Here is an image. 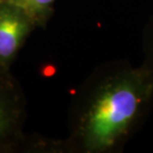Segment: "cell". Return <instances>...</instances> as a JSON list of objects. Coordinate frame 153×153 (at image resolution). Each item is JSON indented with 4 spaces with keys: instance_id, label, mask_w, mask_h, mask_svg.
Listing matches in <instances>:
<instances>
[{
    "instance_id": "cell-1",
    "label": "cell",
    "mask_w": 153,
    "mask_h": 153,
    "mask_svg": "<svg viewBox=\"0 0 153 153\" xmlns=\"http://www.w3.org/2000/svg\"><path fill=\"white\" fill-rule=\"evenodd\" d=\"M153 94L148 68L121 70L93 90L82 106L75 130L82 149L105 152L118 145L144 114Z\"/></svg>"
},
{
    "instance_id": "cell-2",
    "label": "cell",
    "mask_w": 153,
    "mask_h": 153,
    "mask_svg": "<svg viewBox=\"0 0 153 153\" xmlns=\"http://www.w3.org/2000/svg\"><path fill=\"white\" fill-rule=\"evenodd\" d=\"M36 25L30 14L17 3H0V69L8 71Z\"/></svg>"
},
{
    "instance_id": "cell-3",
    "label": "cell",
    "mask_w": 153,
    "mask_h": 153,
    "mask_svg": "<svg viewBox=\"0 0 153 153\" xmlns=\"http://www.w3.org/2000/svg\"><path fill=\"white\" fill-rule=\"evenodd\" d=\"M24 100L7 70L0 69V151L13 145L24 123Z\"/></svg>"
},
{
    "instance_id": "cell-4",
    "label": "cell",
    "mask_w": 153,
    "mask_h": 153,
    "mask_svg": "<svg viewBox=\"0 0 153 153\" xmlns=\"http://www.w3.org/2000/svg\"><path fill=\"white\" fill-rule=\"evenodd\" d=\"M55 0H15V3L28 12L37 25L45 23L53 11Z\"/></svg>"
},
{
    "instance_id": "cell-5",
    "label": "cell",
    "mask_w": 153,
    "mask_h": 153,
    "mask_svg": "<svg viewBox=\"0 0 153 153\" xmlns=\"http://www.w3.org/2000/svg\"><path fill=\"white\" fill-rule=\"evenodd\" d=\"M2 2H14L15 3V0H0V3Z\"/></svg>"
},
{
    "instance_id": "cell-6",
    "label": "cell",
    "mask_w": 153,
    "mask_h": 153,
    "mask_svg": "<svg viewBox=\"0 0 153 153\" xmlns=\"http://www.w3.org/2000/svg\"><path fill=\"white\" fill-rule=\"evenodd\" d=\"M152 73H153V72H152Z\"/></svg>"
}]
</instances>
